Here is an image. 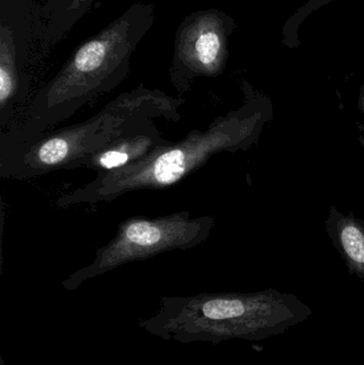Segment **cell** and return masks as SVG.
<instances>
[{"label":"cell","instance_id":"6da1fadb","mask_svg":"<svg viewBox=\"0 0 364 365\" xmlns=\"http://www.w3.org/2000/svg\"><path fill=\"white\" fill-rule=\"evenodd\" d=\"M155 21V6L134 4L79 45L27 108L1 130L0 150L31 143L121 85L130 59Z\"/></svg>","mask_w":364,"mask_h":365},{"label":"cell","instance_id":"7a4b0ae2","mask_svg":"<svg viewBox=\"0 0 364 365\" xmlns=\"http://www.w3.org/2000/svg\"><path fill=\"white\" fill-rule=\"evenodd\" d=\"M312 310L297 296L269 289L256 293H203L160 299L138 326L164 341L220 344L264 341L307 321Z\"/></svg>","mask_w":364,"mask_h":365},{"label":"cell","instance_id":"3957f363","mask_svg":"<svg viewBox=\"0 0 364 365\" xmlns=\"http://www.w3.org/2000/svg\"><path fill=\"white\" fill-rule=\"evenodd\" d=\"M185 98L140 83L81 123L48 130L31 143L0 150L1 179L28 180L87 166L95 154L147 120L177 122Z\"/></svg>","mask_w":364,"mask_h":365},{"label":"cell","instance_id":"277c9868","mask_svg":"<svg viewBox=\"0 0 364 365\" xmlns=\"http://www.w3.org/2000/svg\"><path fill=\"white\" fill-rule=\"evenodd\" d=\"M259 113L245 106L214 120L207 130H194L149 158L96 175L93 181L58 197L60 208L113 202L142 190H162L183 181L217 154L247 149L254 139Z\"/></svg>","mask_w":364,"mask_h":365},{"label":"cell","instance_id":"5b68a950","mask_svg":"<svg viewBox=\"0 0 364 365\" xmlns=\"http://www.w3.org/2000/svg\"><path fill=\"white\" fill-rule=\"evenodd\" d=\"M215 217H192L188 210L166 216L132 217L118 225L115 236L96 250L89 265L64 279L62 287L75 291L83 283L115 268L145 261L162 253L190 250L209 238Z\"/></svg>","mask_w":364,"mask_h":365},{"label":"cell","instance_id":"8992f818","mask_svg":"<svg viewBox=\"0 0 364 365\" xmlns=\"http://www.w3.org/2000/svg\"><path fill=\"white\" fill-rule=\"evenodd\" d=\"M234 29V19L217 9L194 11L180 24L169 71L170 83L179 96L189 92L197 79L222 74Z\"/></svg>","mask_w":364,"mask_h":365},{"label":"cell","instance_id":"52a82bcc","mask_svg":"<svg viewBox=\"0 0 364 365\" xmlns=\"http://www.w3.org/2000/svg\"><path fill=\"white\" fill-rule=\"evenodd\" d=\"M172 143L165 138L155 120H147L95 154L85 168L96 175L110 173L142 162Z\"/></svg>","mask_w":364,"mask_h":365},{"label":"cell","instance_id":"ba28073f","mask_svg":"<svg viewBox=\"0 0 364 365\" xmlns=\"http://www.w3.org/2000/svg\"><path fill=\"white\" fill-rule=\"evenodd\" d=\"M27 100L23 89L21 68L12 28L0 25V125L6 130L17 117V108Z\"/></svg>","mask_w":364,"mask_h":365},{"label":"cell","instance_id":"9c48e42d","mask_svg":"<svg viewBox=\"0 0 364 365\" xmlns=\"http://www.w3.org/2000/svg\"><path fill=\"white\" fill-rule=\"evenodd\" d=\"M336 242L353 274L364 279V225L353 218H341L336 225Z\"/></svg>","mask_w":364,"mask_h":365},{"label":"cell","instance_id":"30bf717a","mask_svg":"<svg viewBox=\"0 0 364 365\" xmlns=\"http://www.w3.org/2000/svg\"><path fill=\"white\" fill-rule=\"evenodd\" d=\"M95 0H71L68 6V12L70 16H73V23L78 21L79 17L83 16L89 8H91L92 4Z\"/></svg>","mask_w":364,"mask_h":365},{"label":"cell","instance_id":"8fae6325","mask_svg":"<svg viewBox=\"0 0 364 365\" xmlns=\"http://www.w3.org/2000/svg\"><path fill=\"white\" fill-rule=\"evenodd\" d=\"M0 365H6V364H4V360L2 359L1 356H0Z\"/></svg>","mask_w":364,"mask_h":365},{"label":"cell","instance_id":"7c38bea8","mask_svg":"<svg viewBox=\"0 0 364 365\" xmlns=\"http://www.w3.org/2000/svg\"><path fill=\"white\" fill-rule=\"evenodd\" d=\"M363 106H364V94H363Z\"/></svg>","mask_w":364,"mask_h":365}]
</instances>
